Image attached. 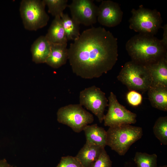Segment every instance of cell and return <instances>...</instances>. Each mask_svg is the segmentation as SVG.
<instances>
[{
  "label": "cell",
  "instance_id": "cell-1",
  "mask_svg": "<svg viewBox=\"0 0 167 167\" xmlns=\"http://www.w3.org/2000/svg\"><path fill=\"white\" fill-rule=\"evenodd\" d=\"M118 56L117 39L101 27L83 31L68 49L73 72L84 79L98 78L107 73L116 63Z\"/></svg>",
  "mask_w": 167,
  "mask_h": 167
},
{
  "label": "cell",
  "instance_id": "cell-2",
  "mask_svg": "<svg viewBox=\"0 0 167 167\" xmlns=\"http://www.w3.org/2000/svg\"><path fill=\"white\" fill-rule=\"evenodd\" d=\"M125 46L131 61L142 65H149L167 57V47L154 36L138 34L129 39Z\"/></svg>",
  "mask_w": 167,
  "mask_h": 167
},
{
  "label": "cell",
  "instance_id": "cell-3",
  "mask_svg": "<svg viewBox=\"0 0 167 167\" xmlns=\"http://www.w3.org/2000/svg\"><path fill=\"white\" fill-rule=\"evenodd\" d=\"M106 132V145L120 156H124L143 135L141 127L129 124L109 127Z\"/></svg>",
  "mask_w": 167,
  "mask_h": 167
},
{
  "label": "cell",
  "instance_id": "cell-4",
  "mask_svg": "<svg viewBox=\"0 0 167 167\" xmlns=\"http://www.w3.org/2000/svg\"><path fill=\"white\" fill-rule=\"evenodd\" d=\"M131 12L129 28L139 34L154 36L162 28L161 13L156 9L151 10L141 5L137 9H133Z\"/></svg>",
  "mask_w": 167,
  "mask_h": 167
},
{
  "label": "cell",
  "instance_id": "cell-5",
  "mask_svg": "<svg viewBox=\"0 0 167 167\" xmlns=\"http://www.w3.org/2000/svg\"><path fill=\"white\" fill-rule=\"evenodd\" d=\"M130 90L145 92L152 85L151 77L146 67L132 61L124 65L117 77Z\"/></svg>",
  "mask_w": 167,
  "mask_h": 167
},
{
  "label": "cell",
  "instance_id": "cell-6",
  "mask_svg": "<svg viewBox=\"0 0 167 167\" xmlns=\"http://www.w3.org/2000/svg\"><path fill=\"white\" fill-rule=\"evenodd\" d=\"M44 0H23L19 11L25 28L36 31L46 26L49 16L46 12Z\"/></svg>",
  "mask_w": 167,
  "mask_h": 167
},
{
  "label": "cell",
  "instance_id": "cell-7",
  "mask_svg": "<svg viewBox=\"0 0 167 167\" xmlns=\"http://www.w3.org/2000/svg\"><path fill=\"white\" fill-rule=\"evenodd\" d=\"M57 114L59 122L67 126L78 133L83 131L85 126L93 122L94 120L93 115L79 104L61 107Z\"/></svg>",
  "mask_w": 167,
  "mask_h": 167
},
{
  "label": "cell",
  "instance_id": "cell-8",
  "mask_svg": "<svg viewBox=\"0 0 167 167\" xmlns=\"http://www.w3.org/2000/svg\"><path fill=\"white\" fill-rule=\"evenodd\" d=\"M108 100V109L103 119L105 126L111 127L136 123V114L121 104L116 96L112 92H110Z\"/></svg>",
  "mask_w": 167,
  "mask_h": 167
},
{
  "label": "cell",
  "instance_id": "cell-9",
  "mask_svg": "<svg viewBox=\"0 0 167 167\" xmlns=\"http://www.w3.org/2000/svg\"><path fill=\"white\" fill-rule=\"evenodd\" d=\"M79 100L80 105L91 111L97 117L100 123L102 122L105 109L108 105V100L105 92L93 85L80 91Z\"/></svg>",
  "mask_w": 167,
  "mask_h": 167
},
{
  "label": "cell",
  "instance_id": "cell-10",
  "mask_svg": "<svg viewBox=\"0 0 167 167\" xmlns=\"http://www.w3.org/2000/svg\"><path fill=\"white\" fill-rule=\"evenodd\" d=\"M68 6L71 18L79 24L89 26L96 22L98 6L93 0H73Z\"/></svg>",
  "mask_w": 167,
  "mask_h": 167
},
{
  "label": "cell",
  "instance_id": "cell-11",
  "mask_svg": "<svg viewBox=\"0 0 167 167\" xmlns=\"http://www.w3.org/2000/svg\"><path fill=\"white\" fill-rule=\"evenodd\" d=\"M123 15L119 4L109 0H103L98 6L97 21L102 25L114 27L122 22Z\"/></svg>",
  "mask_w": 167,
  "mask_h": 167
},
{
  "label": "cell",
  "instance_id": "cell-12",
  "mask_svg": "<svg viewBox=\"0 0 167 167\" xmlns=\"http://www.w3.org/2000/svg\"><path fill=\"white\" fill-rule=\"evenodd\" d=\"M105 148L86 141L75 157L84 167H91Z\"/></svg>",
  "mask_w": 167,
  "mask_h": 167
},
{
  "label": "cell",
  "instance_id": "cell-13",
  "mask_svg": "<svg viewBox=\"0 0 167 167\" xmlns=\"http://www.w3.org/2000/svg\"><path fill=\"white\" fill-rule=\"evenodd\" d=\"M145 66L150 75L152 85L167 87V57Z\"/></svg>",
  "mask_w": 167,
  "mask_h": 167
},
{
  "label": "cell",
  "instance_id": "cell-14",
  "mask_svg": "<svg viewBox=\"0 0 167 167\" xmlns=\"http://www.w3.org/2000/svg\"><path fill=\"white\" fill-rule=\"evenodd\" d=\"M51 49V43L45 36H40L31 46L32 61L36 63H45Z\"/></svg>",
  "mask_w": 167,
  "mask_h": 167
},
{
  "label": "cell",
  "instance_id": "cell-15",
  "mask_svg": "<svg viewBox=\"0 0 167 167\" xmlns=\"http://www.w3.org/2000/svg\"><path fill=\"white\" fill-rule=\"evenodd\" d=\"M67 47V43H51V52L45 63L55 69L66 64L68 60V49Z\"/></svg>",
  "mask_w": 167,
  "mask_h": 167
},
{
  "label": "cell",
  "instance_id": "cell-16",
  "mask_svg": "<svg viewBox=\"0 0 167 167\" xmlns=\"http://www.w3.org/2000/svg\"><path fill=\"white\" fill-rule=\"evenodd\" d=\"M148 99L152 106L161 110L167 111V87L152 85L148 91Z\"/></svg>",
  "mask_w": 167,
  "mask_h": 167
},
{
  "label": "cell",
  "instance_id": "cell-17",
  "mask_svg": "<svg viewBox=\"0 0 167 167\" xmlns=\"http://www.w3.org/2000/svg\"><path fill=\"white\" fill-rule=\"evenodd\" d=\"M54 17L45 36L51 43H67L68 40L65 34L61 17L59 16Z\"/></svg>",
  "mask_w": 167,
  "mask_h": 167
},
{
  "label": "cell",
  "instance_id": "cell-18",
  "mask_svg": "<svg viewBox=\"0 0 167 167\" xmlns=\"http://www.w3.org/2000/svg\"><path fill=\"white\" fill-rule=\"evenodd\" d=\"M86 141L105 148L106 145L107 132L96 124L88 125L83 129Z\"/></svg>",
  "mask_w": 167,
  "mask_h": 167
},
{
  "label": "cell",
  "instance_id": "cell-19",
  "mask_svg": "<svg viewBox=\"0 0 167 167\" xmlns=\"http://www.w3.org/2000/svg\"><path fill=\"white\" fill-rule=\"evenodd\" d=\"M65 34L68 40H73L80 35L79 24L67 14H63L61 17Z\"/></svg>",
  "mask_w": 167,
  "mask_h": 167
},
{
  "label": "cell",
  "instance_id": "cell-20",
  "mask_svg": "<svg viewBox=\"0 0 167 167\" xmlns=\"http://www.w3.org/2000/svg\"><path fill=\"white\" fill-rule=\"evenodd\" d=\"M155 137L162 144L167 145V117H160L156 121L153 128Z\"/></svg>",
  "mask_w": 167,
  "mask_h": 167
},
{
  "label": "cell",
  "instance_id": "cell-21",
  "mask_svg": "<svg viewBox=\"0 0 167 167\" xmlns=\"http://www.w3.org/2000/svg\"><path fill=\"white\" fill-rule=\"evenodd\" d=\"M157 156L156 154L136 152L134 161L137 167H157Z\"/></svg>",
  "mask_w": 167,
  "mask_h": 167
},
{
  "label": "cell",
  "instance_id": "cell-22",
  "mask_svg": "<svg viewBox=\"0 0 167 167\" xmlns=\"http://www.w3.org/2000/svg\"><path fill=\"white\" fill-rule=\"evenodd\" d=\"M43 0L48 6V12L54 17L59 16L61 17L64 10L68 6L67 0Z\"/></svg>",
  "mask_w": 167,
  "mask_h": 167
},
{
  "label": "cell",
  "instance_id": "cell-23",
  "mask_svg": "<svg viewBox=\"0 0 167 167\" xmlns=\"http://www.w3.org/2000/svg\"><path fill=\"white\" fill-rule=\"evenodd\" d=\"M56 167H84L75 156H67L61 157Z\"/></svg>",
  "mask_w": 167,
  "mask_h": 167
},
{
  "label": "cell",
  "instance_id": "cell-24",
  "mask_svg": "<svg viewBox=\"0 0 167 167\" xmlns=\"http://www.w3.org/2000/svg\"><path fill=\"white\" fill-rule=\"evenodd\" d=\"M112 161L105 148L91 167H112Z\"/></svg>",
  "mask_w": 167,
  "mask_h": 167
},
{
  "label": "cell",
  "instance_id": "cell-25",
  "mask_svg": "<svg viewBox=\"0 0 167 167\" xmlns=\"http://www.w3.org/2000/svg\"><path fill=\"white\" fill-rule=\"evenodd\" d=\"M126 99L131 105L136 106L142 103L143 97L142 95L137 91L130 90L126 94Z\"/></svg>",
  "mask_w": 167,
  "mask_h": 167
},
{
  "label": "cell",
  "instance_id": "cell-26",
  "mask_svg": "<svg viewBox=\"0 0 167 167\" xmlns=\"http://www.w3.org/2000/svg\"><path fill=\"white\" fill-rule=\"evenodd\" d=\"M163 30V38L161 40L162 43L166 47H167V24L164 25V26L162 27Z\"/></svg>",
  "mask_w": 167,
  "mask_h": 167
},
{
  "label": "cell",
  "instance_id": "cell-27",
  "mask_svg": "<svg viewBox=\"0 0 167 167\" xmlns=\"http://www.w3.org/2000/svg\"><path fill=\"white\" fill-rule=\"evenodd\" d=\"M0 167H16L9 164L5 159L0 160Z\"/></svg>",
  "mask_w": 167,
  "mask_h": 167
},
{
  "label": "cell",
  "instance_id": "cell-28",
  "mask_svg": "<svg viewBox=\"0 0 167 167\" xmlns=\"http://www.w3.org/2000/svg\"><path fill=\"white\" fill-rule=\"evenodd\" d=\"M159 167H167V165H164L162 166H160Z\"/></svg>",
  "mask_w": 167,
  "mask_h": 167
}]
</instances>
